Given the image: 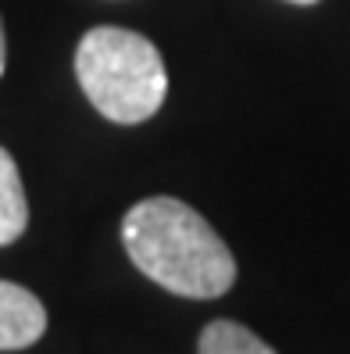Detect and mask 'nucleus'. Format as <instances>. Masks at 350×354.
Returning a JSON list of instances; mask_svg holds the SVG:
<instances>
[{
  "instance_id": "f257e3e1",
  "label": "nucleus",
  "mask_w": 350,
  "mask_h": 354,
  "mask_svg": "<svg viewBox=\"0 0 350 354\" xmlns=\"http://www.w3.org/2000/svg\"><path fill=\"white\" fill-rule=\"evenodd\" d=\"M121 243L147 279L168 294L211 301L236 283V258L211 222L175 197H147L121 218Z\"/></svg>"
},
{
  "instance_id": "f03ea898",
  "label": "nucleus",
  "mask_w": 350,
  "mask_h": 354,
  "mask_svg": "<svg viewBox=\"0 0 350 354\" xmlns=\"http://www.w3.org/2000/svg\"><path fill=\"white\" fill-rule=\"evenodd\" d=\"M75 79L93 108L118 126L154 118L168 93L161 50L147 36L118 26H97L79 39Z\"/></svg>"
},
{
  "instance_id": "7ed1b4c3",
  "label": "nucleus",
  "mask_w": 350,
  "mask_h": 354,
  "mask_svg": "<svg viewBox=\"0 0 350 354\" xmlns=\"http://www.w3.org/2000/svg\"><path fill=\"white\" fill-rule=\"evenodd\" d=\"M47 333V308L32 290L0 279V351L32 347Z\"/></svg>"
},
{
  "instance_id": "20e7f679",
  "label": "nucleus",
  "mask_w": 350,
  "mask_h": 354,
  "mask_svg": "<svg viewBox=\"0 0 350 354\" xmlns=\"http://www.w3.org/2000/svg\"><path fill=\"white\" fill-rule=\"evenodd\" d=\"M29 225V201L14 158L0 147V247L14 243Z\"/></svg>"
},
{
  "instance_id": "39448f33",
  "label": "nucleus",
  "mask_w": 350,
  "mask_h": 354,
  "mask_svg": "<svg viewBox=\"0 0 350 354\" xmlns=\"http://www.w3.org/2000/svg\"><path fill=\"white\" fill-rule=\"evenodd\" d=\"M197 354H275V351L246 326L215 319L211 326H204L200 340H197Z\"/></svg>"
},
{
  "instance_id": "423d86ee",
  "label": "nucleus",
  "mask_w": 350,
  "mask_h": 354,
  "mask_svg": "<svg viewBox=\"0 0 350 354\" xmlns=\"http://www.w3.org/2000/svg\"><path fill=\"white\" fill-rule=\"evenodd\" d=\"M8 68V36H4V18H0V75Z\"/></svg>"
},
{
  "instance_id": "0eeeda50",
  "label": "nucleus",
  "mask_w": 350,
  "mask_h": 354,
  "mask_svg": "<svg viewBox=\"0 0 350 354\" xmlns=\"http://www.w3.org/2000/svg\"><path fill=\"white\" fill-rule=\"evenodd\" d=\"M290 4H318V0H290Z\"/></svg>"
}]
</instances>
